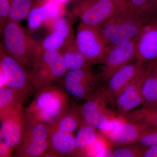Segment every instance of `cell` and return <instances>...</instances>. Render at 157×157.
Listing matches in <instances>:
<instances>
[{
	"mask_svg": "<svg viewBox=\"0 0 157 157\" xmlns=\"http://www.w3.org/2000/svg\"><path fill=\"white\" fill-rule=\"evenodd\" d=\"M70 102L68 94L63 87L52 85L42 88L24 109L27 122L44 123L55 127Z\"/></svg>",
	"mask_w": 157,
	"mask_h": 157,
	"instance_id": "cell-1",
	"label": "cell"
},
{
	"mask_svg": "<svg viewBox=\"0 0 157 157\" xmlns=\"http://www.w3.org/2000/svg\"><path fill=\"white\" fill-rule=\"evenodd\" d=\"M1 32L3 38V43L1 45L5 51L30 71L43 51L40 42L27 35L19 23L9 20Z\"/></svg>",
	"mask_w": 157,
	"mask_h": 157,
	"instance_id": "cell-2",
	"label": "cell"
},
{
	"mask_svg": "<svg viewBox=\"0 0 157 157\" xmlns=\"http://www.w3.org/2000/svg\"><path fill=\"white\" fill-rule=\"evenodd\" d=\"M148 22L130 10L124 9L98 27L109 45H118L136 40Z\"/></svg>",
	"mask_w": 157,
	"mask_h": 157,
	"instance_id": "cell-3",
	"label": "cell"
},
{
	"mask_svg": "<svg viewBox=\"0 0 157 157\" xmlns=\"http://www.w3.org/2000/svg\"><path fill=\"white\" fill-rule=\"evenodd\" d=\"M30 72L32 84L38 90L59 81L67 70L59 51L43 50Z\"/></svg>",
	"mask_w": 157,
	"mask_h": 157,
	"instance_id": "cell-4",
	"label": "cell"
},
{
	"mask_svg": "<svg viewBox=\"0 0 157 157\" xmlns=\"http://www.w3.org/2000/svg\"><path fill=\"white\" fill-rule=\"evenodd\" d=\"M117 0H73L72 13L80 22L99 27L121 10Z\"/></svg>",
	"mask_w": 157,
	"mask_h": 157,
	"instance_id": "cell-5",
	"label": "cell"
},
{
	"mask_svg": "<svg viewBox=\"0 0 157 157\" xmlns=\"http://www.w3.org/2000/svg\"><path fill=\"white\" fill-rule=\"evenodd\" d=\"M1 88H11L21 92L27 98L36 90L33 86L30 72L22 67L0 46Z\"/></svg>",
	"mask_w": 157,
	"mask_h": 157,
	"instance_id": "cell-6",
	"label": "cell"
},
{
	"mask_svg": "<svg viewBox=\"0 0 157 157\" xmlns=\"http://www.w3.org/2000/svg\"><path fill=\"white\" fill-rule=\"evenodd\" d=\"M75 42L78 50L92 64H103L109 45L98 27L80 22Z\"/></svg>",
	"mask_w": 157,
	"mask_h": 157,
	"instance_id": "cell-7",
	"label": "cell"
},
{
	"mask_svg": "<svg viewBox=\"0 0 157 157\" xmlns=\"http://www.w3.org/2000/svg\"><path fill=\"white\" fill-rule=\"evenodd\" d=\"M157 64V61H155L143 64L137 75L119 95L115 105L118 114L124 116L142 105V90L144 83Z\"/></svg>",
	"mask_w": 157,
	"mask_h": 157,
	"instance_id": "cell-8",
	"label": "cell"
},
{
	"mask_svg": "<svg viewBox=\"0 0 157 157\" xmlns=\"http://www.w3.org/2000/svg\"><path fill=\"white\" fill-rule=\"evenodd\" d=\"M136 44V40H133L118 45H109L103 68L98 74L101 82L106 84L117 70L135 60Z\"/></svg>",
	"mask_w": 157,
	"mask_h": 157,
	"instance_id": "cell-9",
	"label": "cell"
},
{
	"mask_svg": "<svg viewBox=\"0 0 157 157\" xmlns=\"http://www.w3.org/2000/svg\"><path fill=\"white\" fill-rule=\"evenodd\" d=\"M109 103L102 87L95 97L80 105V112L85 124L95 127L98 130L106 122L116 116L117 113L109 108Z\"/></svg>",
	"mask_w": 157,
	"mask_h": 157,
	"instance_id": "cell-10",
	"label": "cell"
},
{
	"mask_svg": "<svg viewBox=\"0 0 157 157\" xmlns=\"http://www.w3.org/2000/svg\"><path fill=\"white\" fill-rule=\"evenodd\" d=\"M136 41L135 61L140 65L157 61V17L144 26Z\"/></svg>",
	"mask_w": 157,
	"mask_h": 157,
	"instance_id": "cell-11",
	"label": "cell"
},
{
	"mask_svg": "<svg viewBox=\"0 0 157 157\" xmlns=\"http://www.w3.org/2000/svg\"><path fill=\"white\" fill-rule=\"evenodd\" d=\"M142 66L136 61L125 65L113 74L106 86H102L103 91L113 107H115L118 97L137 75Z\"/></svg>",
	"mask_w": 157,
	"mask_h": 157,
	"instance_id": "cell-12",
	"label": "cell"
},
{
	"mask_svg": "<svg viewBox=\"0 0 157 157\" xmlns=\"http://www.w3.org/2000/svg\"><path fill=\"white\" fill-rule=\"evenodd\" d=\"M24 111L0 118L1 140L14 150L20 143L25 129L26 118Z\"/></svg>",
	"mask_w": 157,
	"mask_h": 157,
	"instance_id": "cell-13",
	"label": "cell"
},
{
	"mask_svg": "<svg viewBox=\"0 0 157 157\" xmlns=\"http://www.w3.org/2000/svg\"><path fill=\"white\" fill-rule=\"evenodd\" d=\"M151 127L147 124L127 121L118 126L107 137L113 147L136 144L143 134Z\"/></svg>",
	"mask_w": 157,
	"mask_h": 157,
	"instance_id": "cell-14",
	"label": "cell"
},
{
	"mask_svg": "<svg viewBox=\"0 0 157 157\" xmlns=\"http://www.w3.org/2000/svg\"><path fill=\"white\" fill-rule=\"evenodd\" d=\"M49 142V149L43 157H76V138L72 133L54 128Z\"/></svg>",
	"mask_w": 157,
	"mask_h": 157,
	"instance_id": "cell-15",
	"label": "cell"
},
{
	"mask_svg": "<svg viewBox=\"0 0 157 157\" xmlns=\"http://www.w3.org/2000/svg\"><path fill=\"white\" fill-rule=\"evenodd\" d=\"M51 32L40 42L43 50L59 51L68 40L74 39L70 23L65 20H60L52 25Z\"/></svg>",
	"mask_w": 157,
	"mask_h": 157,
	"instance_id": "cell-16",
	"label": "cell"
},
{
	"mask_svg": "<svg viewBox=\"0 0 157 157\" xmlns=\"http://www.w3.org/2000/svg\"><path fill=\"white\" fill-rule=\"evenodd\" d=\"M28 99L21 92L8 87L0 88V118L24 110Z\"/></svg>",
	"mask_w": 157,
	"mask_h": 157,
	"instance_id": "cell-17",
	"label": "cell"
},
{
	"mask_svg": "<svg viewBox=\"0 0 157 157\" xmlns=\"http://www.w3.org/2000/svg\"><path fill=\"white\" fill-rule=\"evenodd\" d=\"M75 39L68 40L59 51L67 72L91 67L93 65L77 48Z\"/></svg>",
	"mask_w": 157,
	"mask_h": 157,
	"instance_id": "cell-18",
	"label": "cell"
},
{
	"mask_svg": "<svg viewBox=\"0 0 157 157\" xmlns=\"http://www.w3.org/2000/svg\"><path fill=\"white\" fill-rule=\"evenodd\" d=\"M49 148V140L36 137H23L15 149L14 156L43 157Z\"/></svg>",
	"mask_w": 157,
	"mask_h": 157,
	"instance_id": "cell-19",
	"label": "cell"
},
{
	"mask_svg": "<svg viewBox=\"0 0 157 157\" xmlns=\"http://www.w3.org/2000/svg\"><path fill=\"white\" fill-rule=\"evenodd\" d=\"M85 124L80 110V105L70 102L67 109L58 121L55 128L63 132L72 133Z\"/></svg>",
	"mask_w": 157,
	"mask_h": 157,
	"instance_id": "cell-20",
	"label": "cell"
},
{
	"mask_svg": "<svg viewBox=\"0 0 157 157\" xmlns=\"http://www.w3.org/2000/svg\"><path fill=\"white\" fill-rule=\"evenodd\" d=\"M100 133L96 128L87 124H84L79 127L76 138V157L86 156L88 150Z\"/></svg>",
	"mask_w": 157,
	"mask_h": 157,
	"instance_id": "cell-21",
	"label": "cell"
},
{
	"mask_svg": "<svg viewBox=\"0 0 157 157\" xmlns=\"http://www.w3.org/2000/svg\"><path fill=\"white\" fill-rule=\"evenodd\" d=\"M124 9L148 22L157 17V0H128Z\"/></svg>",
	"mask_w": 157,
	"mask_h": 157,
	"instance_id": "cell-22",
	"label": "cell"
},
{
	"mask_svg": "<svg viewBox=\"0 0 157 157\" xmlns=\"http://www.w3.org/2000/svg\"><path fill=\"white\" fill-rule=\"evenodd\" d=\"M102 86H93L75 82H62V87L70 95L79 101H88L94 98Z\"/></svg>",
	"mask_w": 157,
	"mask_h": 157,
	"instance_id": "cell-23",
	"label": "cell"
},
{
	"mask_svg": "<svg viewBox=\"0 0 157 157\" xmlns=\"http://www.w3.org/2000/svg\"><path fill=\"white\" fill-rule=\"evenodd\" d=\"M62 78V82H79L98 87L101 86L99 76L93 72L91 67L68 71Z\"/></svg>",
	"mask_w": 157,
	"mask_h": 157,
	"instance_id": "cell-24",
	"label": "cell"
},
{
	"mask_svg": "<svg viewBox=\"0 0 157 157\" xmlns=\"http://www.w3.org/2000/svg\"><path fill=\"white\" fill-rule=\"evenodd\" d=\"M124 117L130 121L144 123L151 127H157V107L142 106L128 113Z\"/></svg>",
	"mask_w": 157,
	"mask_h": 157,
	"instance_id": "cell-25",
	"label": "cell"
},
{
	"mask_svg": "<svg viewBox=\"0 0 157 157\" xmlns=\"http://www.w3.org/2000/svg\"><path fill=\"white\" fill-rule=\"evenodd\" d=\"M142 97V106H151L157 100V64L144 81Z\"/></svg>",
	"mask_w": 157,
	"mask_h": 157,
	"instance_id": "cell-26",
	"label": "cell"
},
{
	"mask_svg": "<svg viewBox=\"0 0 157 157\" xmlns=\"http://www.w3.org/2000/svg\"><path fill=\"white\" fill-rule=\"evenodd\" d=\"M34 6L33 0H12L8 20L19 23L27 18Z\"/></svg>",
	"mask_w": 157,
	"mask_h": 157,
	"instance_id": "cell-27",
	"label": "cell"
},
{
	"mask_svg": "<svg viewBox=\"0 0 157 157\" xmlns=\"http://www.w3.org/2000/svg\"><path fill=\"white\" fill-rule=\"evenodd\" d=\"M28 25L29 29L35 30L46 21H49V15L45 2L41 5H35L27 17Z\"/></svg>",
	"mask_w": 157,
	"mask_h": 157,
	"instance_id": "cell-28",
	"label": "cell"
},
{
	"mask_svg": "<svg viewBox=\"0 0 157 157\" xmlns=\"http://www.w3.org/2000/svg\"><path fill=\"white\" fill-rule=\"evenodd\" d=\"M147 147L137 144L113 147V157H143Z\"/></svg>",
	"mask_w": 157,
	"mask_h": 157,
	"instance_id": "cell-29",
	"label": "cell"
},
{
	"mask_svg": "<svg viewBox=\"0 0 157 157\" xmlns=\"http://www.w3.org/2000/svg\"><path fill=\"white\" fill-rule=\"evenodd\" d=\"M136 144L147 147L157 145V127L147 129Z\"/></svg>",
	"mask_w": 157,
	"mask_h": 157,
	"instance_id": "cell-30",
	"label": "cell"
},
{
	"mask_svg": "<svg viewBox=\"0 0 157 157\" xmlns=\"http://www.w3.org/2000/svg\"><path fill=\"white\" fill-rule=\"evenodd\" d=\"M11 1L0 0V29H2L9 19Z\"/></svg>",
	"mask_w": 157,
	"mask_h": 157,
	"instance_id": "cell-31",
	"label": "cell"
},
{
	"mask_svg": "<svg viewBox=\"0 0 157 157\" xmlns=\"http://www.w3.org/2000/svg\"><path fill=\"white\" fill-rule=\"evenodd\" d=\"M14 149L11 148L4 143L2 140L0 141V157H9L12 156Z\"/></svg>",
	"mask_w": 157,
	"mask_h": 157,
	"instance_id": "cell-32",
	"label": "cell"
},
{
	"mask_svg": "<svg viewBox=\"0 0 157 157\" xmlns=\"http://www.w3.org/2000/svg\"><path fill=\"white\" fill-rule=\"evenodd\" d=\"M143 157H157V145L147 147Z\"/></svg>",
	"mask_w": 157,
	"mask_h": 157,
	"instance_id": "cell-33",
	"label": "cell"
},
{
	"mask_svg": "<svg viewBox=\"0 0 157 157\" xmlns=\"http://www.w3.org/2000/svg\"><path fill=\"white\" fill-rule=\"evenodd\" d=\"M56 2L60 4V5H65L67 3L69 2L70 1H73V0H54Z\"/></svg>",
	"mask_w": 157,
	"mask_h": 157,
	"instance_id": "cell-34",
	"label": "cell"
},
{
	"mask_svg": "<svg viewBox=\"0 0 157 157\" xmlns=\"http://www.w3.org/2000/svg\"><path fill=\"white\" fill-rule=\"evenodd\" d=\"M117 1L120 4L122 9H124V8L128 0H117Z\"/></svg>",
	"mask_w": 157,
	"mask_h": 157,
	"instance_id": "cell-35",
	"label": "cell"
},
{
	"mask_svg": "<svg viewBox=\"0 0 157 157\" xmlns=\"http://www.w3.org/2000/svg\"><path fill=\"white\" fill-rule=\"evenodd\" d=\"M154 106V107H157V100L156 101H155L154 103H153L151 105V106Z\"/></svg>",
	"mask_w": 157,
	"mask_h": 157,
	"instance_id": "cell-36",
	"label": "cell"
}]
</instances>
